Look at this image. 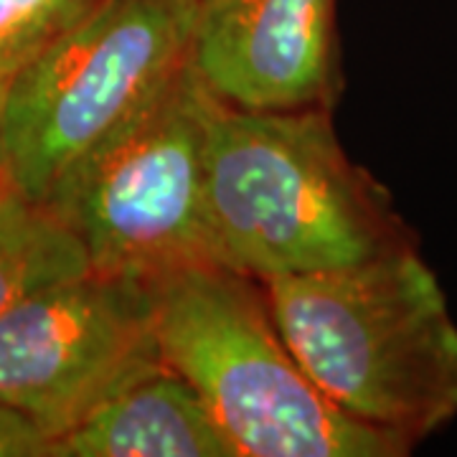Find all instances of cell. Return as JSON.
<instances>
[{
  "instance_id": "obj_1",
  "label": "cell",
  "mask_w": 457,
  "mask_h": 457,
  "mask_svg": "<svg viewBox=\"0 0 457 457\" xmlns=\"http://www.w3.org/2000/svg\"><path fill=\"white\" fill-rule=\"evenodd\" d=\"M330 112L242 110L206 92V213L219 264L267 282L417 245L386 188L345 155Z\"/></svg>"
},
{
  "instance_id": "obj_2",
  "label": "cell",
  "mask_w": 457,
  "mask_h": 457,
  "mask_svg": "<svg viewBox=\"0 0 457 457\" xmlns=\"http://www.w3.org/2000/svg\"><path fill=\"white\" fill-rule=\"evenodd\" d=\"M262 287L295 359L345 414L411 447L457 420V323L420 245Z\"/></svg>"
},
{
  "instance_id": "obj_3",
  "label": "cell",
  "mask_w": 457,
  "mask_h": 457,
  "mask_svg": "<svg viewBox=\"0 0 457 457\" xmlns=\"http://www.w3.org/2000/svg\"><path fill=\"white\" fill-rule=\"evenodd\" d=\"M155 341L239 457H404L414 447L336 407L272 318L264 287L206 262L153 282Z\"/></svg>"
},
{
  "instance_id": "obj_4",
  "label": "cell",
  "mask_w": 457,
  "mask_h": 457,
  "mask_svg": "<svg viewBox=\"0 0 457 457\" xmlns=\"http://www.w3.org/2000/svg\"><path fill=\"white\" fill-rule=\"evenodd\" d=\"M44 204L77 234L92 272L155 282L216 262L206 213V89L191 64L71 168Z\"/></svg>"
},
{
  "instance_id": "obj_5",
  "label": "cell",
  "mask_w": 457,
  "mask_h": 457,
  "mask_svg": "<svg viewBox=\"0 0 457 457\" xmlns=\"http://www.w3.org/2000/svg\"><path fill=\"white\" fill-rule=\"evenodd\" d=\"M198 0H104L18 69L5 97V176L46 201L188 62Z\"/></svg>"
},
{
  "instance_id": "obj_6",
  "label": "cell",
  "mask_w": 457,
  "mask_h": 457,
  "mask_svg": "<svg viewBox=\"0 0 457 457\" xmlns=\"http://www.w3.org/2000/svg\"><path fill=\"white\" fill-rule=\"evenodd\" d=\"M161 359L153 282L84 272L0 315V404L54 442Z\"/></svg>"
},
{
  "instance_id": "obj_7",
  "label": "cell",
  "mask_w": 457,
  "mask_h": 457,
  "mask_svg": "<svg viewBox=\"0 0 457 457\" xmlns=\"http://www.w3.org/2000/svg\"><path fill=\"white\" fill-rule=\"evenodd\" d=\"M338 0H198L188 64L224 104L333 110L341 92Z\"/></svg>"
},
{
  "instance_id": "obj_8",
  "label": "cell",
  "mask_w": 457,
  "mask_h": 457,
  "mask_svg": "<svg viewBox=\"0 0 457 457\" xmlns=\"http://www.w3.org/2000/svg\"><path fill=\"white\" fill-rule=\"evenodd\" d=\"M51 457H239L198 392L163 359L114 386Z\"/></svg>"
},
{
  "instance_id": "obj_9",
  "label": "cell",
  "mask_w": 457,
  "mask_h": 457,
  "mask_svg": "<svg viewBox=\"0 0 457 457\" xmlns=\"http://www.w3.org/2000/svg\"><path fill=\"white\" fill-rule=\"evenodd\" d=\"M89 272L77 234L49 204L0 176V315L49 285Z\"/></svg>"
},
{
  "instance_id": "obj_10",
  "label": "cell",
  "mask_w": 457,
  "mask_h": 457,
  "mask_svg": "<svg viewBox=\"0 0 457 457\" xmlns=\"http://www.w3.org/2000/svg\"><path fill=\"white\" fill-rule=\"evenodd\" d=\"M104 0H0V71L16 74Z\"/></svg>"
},
{
  "instance_id": "obj_11",
  "label": "cell",
  "mask_w": 457,
  "mask_h": 457,
  "mask_svg": "<svg viewBox=\"0 0 457 457\" xmlns=\"http://www.w3.org/2000/svg\"><path fill=\"white\" fill-rule=\"evenodd\" d=\"M0 457H51V440L16 409L0 404Z\"/></svg>"
},
{
  "instance_id": "obj_12",
  "label": "cell",
  "mask_w": 457,
  "mask_h": 457,
  "mask_svg": "<svg viewBox=\"0 0 457 457\" xmlns=\"http://www.w3.org/2000/svg\"><path fill=\"white\" fill-rule=\"evenodd\" d=\"M13 74L0 71V176L5 173V153H3V122H5V97H8V87H11Z\"/></svg>"
}]
</instances>
